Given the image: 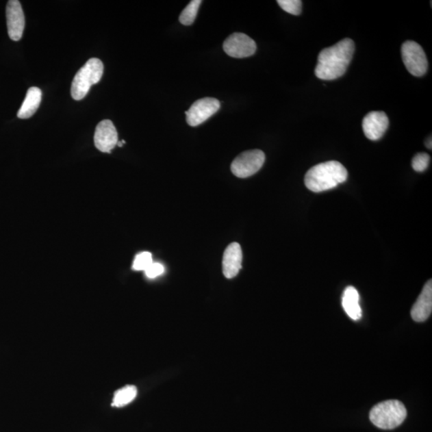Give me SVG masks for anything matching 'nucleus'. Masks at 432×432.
<instances>
[{
	"instance_id": "obj_23",
	"label": "nucleus",
	"mask_w": 432,
	"mask_h": 432,
	"mask_svg": "<svg viewBox=\"0 0 432 432\" xmlns=\"http://www.w3.org/2000/svg\"><path fill=\"white\" fill-rule=\"evenodd\" d=\"M123 142H118L117 145H118V147H120V148H121V147H123Z\"/></svg>"
},
{
	"instance_id": "obj_11",
	"label": "nucleus",
	"mask_w": 432,
	"mask_h": 432,
	"mask_svg": "<svg viewBox=\"0 0 432 432\" xmlns=\"http://www.w3.org/2000/svg\"><path fill=\"white\" fill-rule=\"evenodd\" d=\"M389 126L388 117L383 112H371L364 117L363 130L368 139L376 141L384 135Z\"/></svg>"
},
{
	"instance_id": "obj_17",
	"label": "nucleus",
	"mask_w": 432,
	"mask_h": 432,
	"mask_svg": "<svg viewBox=\"0 0 432 432\" xmlns=\"http://www.w3.org/2000/svg\"><path fill=\"white\" fill-rule=\"evenodd\" d=\"M202 3L201 0H192L185 8L179 16V22L185 26L192 25L197 16L199 7Z\"/></svg>"
},
{
	"instance_id": "obj_10",
	"label": "nucleus",
	"mask_w": 432,
	"mask_h": 432,
	"mask_svg": "<svg viewBox=\"0 0 432 432\" xmlns=\"http://www.w3.org/2000/svg\"><path fill=\"white\" fill-rule=\"evenodd\" d=\"M94 145L103 153H111L118 144V132L114 123L109 120H103L96 128L94 136Z\"/></svg>"
},
{
	"instance_id": "obj_3",
	"label": "nucleus",
	"mask_w": 432,
	"mask_h": 432,
	"mask_svg": "<svg viewBox=\"0 0 432 432\" xmlns=\"http://www.w3.org/2000/svg\"><path fill=\"white\" fill-rule=\"evenodd\" d=\"M407 411L405 405L398 401H387L378 403L370 411V420L383 430H392L405 420Z\"/></svg>"
},
{
	"instance_id": "obj_20",
	"label": "nucleus",
	"mask_w": 432,
	"mask_h": 432,
	"mask_svg": "<svg viewBox=\"0 0 432 432\" xmlns=\"http://www.w3.org/2000/svg\"><path fill=\"white\" fill-rule=\"evenodd\" d=\"M430 155L427 153H418L411 161L413 169L418 173H422L429 168L430 163Z\"/></svg>"
},
{
	"instance_id": "obj_4",
	"label": "nucleus",
	"mask_w": 432,
	"mask_h": 432,
	"mask_svg": "<svg viewBox=\"0 0 432 432\" xmlns=\"http://www.w3.org/2000/svg\"><path fill=\"white\" fill-rule=\"evenodd\" d=\"M103 73V64L101 60L90 59L80 68L71 84V97L75 101H81L94 84L101 81Z\"/></svg>"
},
{
	"instance_id": "obj_16",
	"label": "nucleus",
	"mask_w": 432,
	"mask_h": 432,
	"mask_svg": "<svg viewBox=\"0 0 432 432\" xmlns=\"http://www.w3.org/2000/svg\"><path fill=\"white\" fill-rule=\"evenodd\" d=\"M137 396V388L135 386L127 385L118 389L114 395L112 406L116 407H123L129 405L135 400Z\"/></svg>"
},
{
	"instance_id": "obj_8",
	"label": "nucleus",
	"mask_w": 432,
	"mask_h": 432,
	"mask_svg": "<svg viewBox=\"0 0 432 432\" xmlns=\"http://www.w3.org/2000/svg\"><path fill=\"white\" fill-rule=\"evenodd\" d=\"M255 42L243 33H234L225 41L224 50L227 55L233 58H246L255 54Z\"/></svg>"
},
{
	"instance_id": "obj_9",
	"label": "nucleus",
	"mask_w": 432,
	"mask_h": 432,
	"mask_svg": "<svg viewBox=\"0 0 432 432\" xmlns=\"http://www.w3.org/2000/svg\"><path fill=\"white\" fill-rule=\"evenodd\" d=\"M8 36L13 41L21 40L25 27V17L21 3L18 0H10L6 9Z\"/></svg>"
},
{
	"instance_id": "obj_6",
	"label": "nucleus",
	"mask_w": 432,
	"mask_h": 432,
	"mask_svg": "<svg viewBox=\"0 0 432 432\" xmlns=\"http://www.w3.org/2000/svg\"><path fill=\"white\" fill-rule=\"evenodd\" d=\"M265 162V154L260 150L246 151L234 160L231 170L236 177L248 178L257 173Z\"/></svg>"
},
{
	"instance_id": "obj_19",
	"label": "nucleus",
	"mask_w": 432,
	"mask_h": 432,
	"mask_svg": "<svg viewBox=\"0 0 432 432\" xmlns=\"http://www.w3.org/2000/svg\"><path fill=\"white\" fill-rule=\"evenodd\" d=\"M153 263V255L150 253H142L138 254L132 265V269L135 270H145Z\"/></svg>"
},
{
	"instance_id": "obj_15",
	"label": "nucleus",
	"mask_w": 432,
	"mask_h": 432,
	"mask_svg": "<svg viewBox=\"0 0 432 432\" xmlns=\"http://www.w3.org/2000/svg\"><path fill=\"white\" fill-rule=\"evenodd\" d=\"M42 101V91L39 88L28 89L25 101L18 110L17 116L20 118H31L39 108Z\"/></svg>"
},
{
	"instance_id": "obj_5",
	"label": "nucleus",
	"mask_w": 432,
	"mask_h": 432,
	"mask_svg": "<svg viewBox=\"0 0 432 432\" xmlns=\"http://www.w3.org/2000/svg\"><path fill=\"white\" fill-rule=\"evenodd\" d=\"M403 64L410 74L416 77H422L429 68V62L424 49L416 42L408 40L401 47Z\"/></svg>"
},
{
	"instance_id": "obj_1",
	"label": "nucleus",
	"mask_w": 432,
	"mask_h": 432,
	"mask_svg": "<svg viewBox=\"0 0 432 432\" xmlns=\"http://www.w3.org/2000/svg\"><path fill=\"white\" fill-rule=\"evenodd\" d=\"M354 51L355 42L351 39H344L320 51L315 69L316 77L325 80L341 77L353 58Z\"/></svg>"
},
{
	"instance_id": "obj_13",
	"label": "nucleus",
	"mask_w": 432,
	"mask_h": 432,
	"mask_svg": "<svg viewBox=\"0 0 432 432\" xmlns=\"http://www.w3.org/2000/svg\"><path fill=\"white\" fill-rule=\"evenodd\" d=\"M432 312V281L429 280L422 288L419 298L413 305L411 315L413 320L424 322L429 319Z\"/></svg>"
},
{
	"instance_id": "obj_14",
	"label": "nucleus",
	"mask_w": 432,
	"mask_h": 432,
	"mask_svg": "<svg viewBox=\"0 0 432 432\" xmlns=\"http://www.w3.org/2000/svg\"><path fill=\"white\" fill-rule=\"evenodd\" d=\"M346 314L353 320H359L362 317V310L359 305V294L353 286L345 289L342 301Z\"/></svg>"
},
{
	"instance_id": "obj_12",
	"label": "nucleus",
	"mask_w": 432,
	"mask_h": 432,
	"mask_svg": "<svg viewBox=\"0 0 432 432\" xmlns=\"http://www.w3.org/2000/svg\"><path fill=\"white\" fill-rule=\"evenodd\" d=\"M243 253L239 244L232 243L227 246L223 257V273L227 279H233L242 268Z\"/></svg>"
},
{
	"instance_id": "obj_7",
	"label": "nucleus",
	"mask_w": 432,
	"mask_h": 432,
	"mask_svg": "<svg viewBox=\"0 0 432 432\" xmlns=\"http://www.w3.org/2000/svg\"><path fill=\"white\" fill-rule=\"evenodd\" d=\"M220 103L215 98H203L194 102L186 112L190 126L196 127L205 122L220 110Z\"/></svg>"
},
{
	"instance_id": "obj_2",
	"label": "nucleus",
	"mask_w": 432,
	"mask_h": 432,
	"mask_svg": "<svg viewBox=\"0 0 432 432\" xmlns=\"http://www.w3.org/2000/svg\"><path fill=\"white\" fill-rule=\"evenodd\" d=\"M348 170L337 161H327L307 170L305 183L313 192H322L338 186L348 179Z\"/></svg>"
},
{
	"instance_id": "obj_22",
	"label": "nucleus",
	"mask_w": 432,
	"mask_h": 432,
	"mask_svg": "<svg viewBox=\"0 0 432 432\" xmlns=\"http://www.w3.org/2000/svg\"><path fill=\"white\" fill-rule=\"evenodd\" d=\"M431 137L429 138V139H427L425 142V145L427 147V149H432V145H431Z\"/></svg>"
},
{
	"instance_id": "obj_21",
	"label": "nucleus",
	"mask_w": 432,
	"mask_h": 432,
	"mask_svg": "<svg viewBox=\"0 0 432 432\" xmlns=\"http://www.w3.org/2000/svg\"><path fill=\"white\" fill-rule=\"evenodd\" d=\"M146 277L149 279H155L164 272V267L160 263H153L145 270Z\"/></svg>"
},
{
	"instance_id": "obj_18",
	"label": "nucleus",
	"mask_w": 432,
	"mask_h": 432,
	"mask_svg": "<svg viewBox=\"0 0 432 432\" xmlns=\"http://www.w3.org/2000/svg\"><path fill=\"white\" fill-rule=\"evenodd\" d=\"M280 8L283 11L294 16L301 15L302 12V1L301 0H278Z\"/></svg>"
}]
</instances>
